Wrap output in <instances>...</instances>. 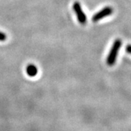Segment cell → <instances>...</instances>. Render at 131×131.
Here are the masks:
<instances>
[{
  "label": "cell",
  "mask_w": 131,
  "mask_h": 131,
  "mask_svg": "<svg viewBox=\"0 0 131 131\" xmlns=\"http://www.w3.org/2000/svg\"><path fill=\"white\" fill-rule=\"evenodd\" d=\"M122 45V41L119 39H116L112 45V47L111 48L109 53L108 55L107 58H106V63L108 66H112L114 65V63H116L117 56H118V53L119 51V49Z\"/></svg>",
  "instance_id": "obj_1"
},
{
  "label": "cell",
  "mask_w": 131,
  "mask_h": 131,
  "mask_svg": "<svg viewBox=\"0 0 131 131\" xmlns=\"http://www.w3.org/2000/svg\"><path fill=\"white\" fill-rule=\"evenodd\" d=\"M73 9L74 11L75 14L77 15V18L78 21L80 24L84 25L87 22V17L86 15L84 13L83 9L82 8V6L80 4L79 2H75L73 5Z\"/></svg>",
  "instance_id": "obj_2"
},
{
  "label": "cell",
  "mask_w": 131,
  "mask_h": 131,
  "mask_svg": "<svg viewBox=\"0 0 131 131\" xmlns=\"http://www.w3.org/2000/svg\"><path fill=\"white\" fill-rule=\"evenodd\" d=\"M113 8L112 7H105L103 9L100 11H98V13H96L95 14L93 15L92 20L93 22H98L99 20H101V19L104 18L107 16H109L113 13Z\"/></svg>",
  "instance_id": "obj_3"
},
{
  "label": "cell",
  "mask_w": 131,
  "mask_h": 131,
  "mask_svg": "<svg viewBox=\"0 0 131 131\" xmlns=\"http://www.w3.org/2000/svg\"><path fill=\"white\" fill-rule=\"evenodd\" d=\"M38 69L37 66L34 64H28L26 67V73L29 77H35L37 74Z\"/></svg>",
  "instance_id": "obj_4"
},
{
  "label": "cell",
  "mask_w": 131,
  "mask_h": 131,
  "mask_svg": "<svg viewBox=\"0 0 131 131\" xmlns=\"http://www.w3.org/2000/svg\"><path fill=\"white\" fill-rule=\"evenodd\" d=\"M6 39H7V35L5 34V33L0 31V41L3 42V41H5Z\"/></svg>",
  "instance_id": "obj_5"
},
{
  "label": "cell",
  "mask_w": 131,
  "mask_h": 131,
  "mask_svg": "<svg viewBox=\"0 0 131 131\" xmlns=\"http://www.w3.org/2000/svg\"><path fill=\"white\" fill-rule=\"evenodd\" d=\"M126 52H128V53H130L131 54V45H127L126 47Z\"/></svg>",
  "instance_id": "obj_6"
}]
</instances>
